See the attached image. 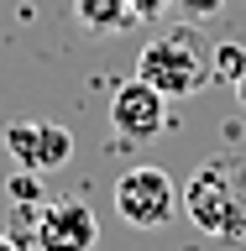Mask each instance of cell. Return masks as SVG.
I'll list each match as a JSON object with an SVG mask.
<instances>
[{
  "instance_id": "52a82bcc",
  "label": "cell",
  "mask_w": 246,
  "mask_h": 251,
  "mask_svg": "<svg viewBox=\"0 0 246 251\" xmlns=\"http://www.w3.org/2000/svg\"><path fill=\"white\" fill-rule=\"evenodd\" d=\"M74 21L84 31H121V26H131L137 16H131V0H74Z\"/></svg>"
},
{
  "instance_id": "30bf717a",
  "label": "cell",
  "mask_w": 246,
  "mask_h": 251,
  "mask_svg": "<svg viewBox=\"0 0 246 251\" xmlns=\"http://www.w3.org/2000/svg\"><path fill=\"white\" fill-rule=\"evenodd\" d=\"M173 0H131V16L137 21H157V16H168Z\"/></svg>"
},
{
  "instance_id": "8992f818",
  "label": "cell",
  "mask_w": 246,
  "mask_h": 251,
  "mask_svg": "<svg viewBox=\"0 0 246 251\" xmlns=\"http://www.w3.org/2000/svg\"><path fill=\"white\" fill-rule=\"evenodd\" d=\"M163 115H168V100L141 84V78H126L121 89L110 94V131L126 141H152L163 136Z\"/></svg>"
},
{
  "instance_id": "ba28073f",
  "label": "cell",
  "mask_w": 246,
  "mask_h": 251,
  "mask_svg": "<svg viewBox=\"0 0 246 251\" xmlns=\"http://www.w3.org/2000/svg\"><path fill=\"white\" fill-rule=\"evenodd\" d=\"M210 74H215L220 84H236V78L246 74V47L241 42H215L210 47Z\"/></svg>"
},
{
  "instance_id": "5b68a950",
  "label": "cell",
  "mask_w": 246,
  "mask_h": 251,
  "mask_svg": "<svg viewBox=\"0 0 246 251\" xmlns=\"http://www.w3.org/2000/svg\"><path fill=\"white\" fill-rule=\"evenodd\" d=\"M5 152L21 173H58L74 157V131L58 121H11L5 126Z\"/></svg>"
},
{
  "instance_id": "6da1fadb",
  "label": "cell",
  "mask_w": 246,
  "mask_h": 251,
  "mask_svg": "<svg viewBox=\"0 0 246 251\" xmlns=\"http://www.w3.org/2000/svg\"><path fill=\"white\" fill-rule=\"evenodd\" d=\"M184 215L215 241H246V162L236 157H210L194 168L184 188H178Z\"/></svg>"
},
{
  "instance_id": "9c48e42d",
  "label": "cell",
  "mask_w": 246,
  "mask_h": 251,
  "mask_svg": "<svg viewBox=\"0 0 246 251\" xmlns=\"http://www.w3.org/2000/svg\"><path fill=\"white\" fill-rule=\"evenodd\" d=\"M173 5H178L189 21H210V16H220V11H225V0H173Z\"/></svg>"
},
{
  "instance_id": "277c9868",
  "label": "cell",
  "mask_w": 246,
  "mask_h": 251,
  "mask_svg": "<svg viewBox=\"0 0 246 251\" xmlns=\"http://www.w3.org/2000/svg\"><path fill=\"white\" fill-rule=\"evenodd\" d=\"M31 230L42 251H94L100 246V220L89 199H47L31 209Z\"/></svg>"
},
{
  "instance_id": "7a4b0ae2",
  "label": "cell",
  "mask_w": 246,
  "mask_h": 251,
  "mask_svg": "<svg viewBox=\"0 0 246 251\" xmlns=\"http://www.w3.org/2000/svg\"><path fill=\"white\" fill-rule=\"evenodd\" d=\"M137 78L152 84L163 100H189V94H199L215 78L210 74V47L199 42L194 26H173V31H163V37H152L141 47Z\"/></svg>"
},
{
  "instance_id": "8fae6325",
  "label": "cell",
  "mask_w": 246,
  "mask_h": 251,
  "mask_svg": "<svg viewBox=\"0 0 246 251\" xmlns=\"http://www.w3.org/2000/svg\"><path fill=\"white\" fill-rule=\"evenodd\" d=\"M231 89H236V100H241V110H246V74H241V78H236Z\"/></svg>"
},
{
  "instance_id": "3957f363",
  "label": "cell",
  "mask_w": 246,
  "mask_h": 251,
  "mask_svg": "<svg viewBox=\"0 0 246 251\" xmlns=\"http://www.w3.org/2000/svg\"><path fill=\"white\" fill-rule=\"evenodd\" d=\"M178 209V188L163 168H126L115 178V215L131 225V230H163Z\"/></svg>"
},
{
  "instance_id": "7c38bea8",
  "label": "cell",
  "mask_w": 246,
  "mask_h": 251,
  "mask_svg": "<svg viewBox=\"0 0 246 251\" xmlns=\"http://www.w3.org/2000/svg\"><path fill=\"white\" fill-rule=\"evenodd\" d=\"M0 251H16V241H11V235H5V230H0Z\"/></svg>"
}]
</instances>
